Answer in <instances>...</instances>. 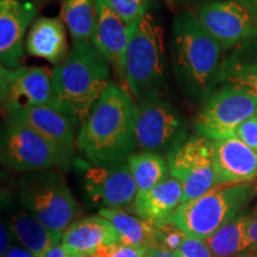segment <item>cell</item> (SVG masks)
<instances>
[{"mask_svg":"<svg viewBox=\"0 0 257 257\" xmlns=\"http://www.w3.org/2000/svg\"><path fill=\"white\" fill-rule=\"evenodd\" d=\"M138 105L124 86L110 82L81 125L76 147L93 165L126 162L135 154Z\"/></svg>","mask_w":257,"mask_h":257,"instance_id":"obj_1","label":"cell"},{"mask_svg":"<svg viewBox=\"0 0 257 257\" xmlns=\"http://www.w3.org/2000/svg\"><path fill=\"white\" fill-rule=\"evenodd\" d=\"M170 47L180 88L192 98L207 99L218 83L223 48L195 12L184 11L174 18Z\"/></svg>","mask_w":257,"mask_h":257,"instance_id":"obj_2","label":"cell"},{"mask_svg":"<svg viewBox=\"0 0 257 257\" xmlns=\"http://www.w3.org/2000/svg\"><path fill=\"white\" fill-rule=\"evenodd\" d=\"M91 41H73V48L54 69L55 107L76 125L87 120L95 101L110 83V66Z\"/></svg>","mask_w":257,"mask_h":257,"instance_id":"obj_3","label":"cell"},{"mask_svg":"<svg viewBox=\"0 0 257 257\" xmlns=\"http://www.w3.org/2000/svg\"><path fill=\"white\" fill-rule=\"evenodd\" d=\"M125 83L138 102L161 98L166 85L165 30L148 10L128 25Z\"/></svg>","mask_w":257,"mask_h":257,"instance_id":"obj_4","label":"cell"},{"mask_svg":"<svg viewBox=\"0 0 257 257\" xmlns=\"http://www.w3.org/2000/svg\"><path fill=\"white\" fill-rule=\"evenodd\" d=\"M255 184L218 185L206 194L179 206L168 221L193 238L205 240L239 216L256 195Z\"/></svg>","mask_w":257,"mask_h":257,"instance_id":"obj_5","label":"cell"},{"mask_svg":"<svg viewBox=\"0 0 257 257\" xmlns=\"http://www.w3.org/2000/svg\"><path fill=\"white\" fill-rule=\"evenodd\" d=\"M19 200L32 216L61 236L79 213L78 202L62 175L50 169L24 176L19 184Z\"/></svg>","mask_w":257,"mask_h":257,"instance_id":"obj_6","label":"cell"},{"mask_svg":"<svg viewBox=\"0 0 257 257\" xmlns=\"http://www.w3.org/2000/svg\"><path fill=\"white\" fill-rule=\"evenodd\" d=\"M73 153L57 146L21 121L8 117L2 137V161L22 172L67 169Z\"/></svg>","mask_w":257,"mask_h":257,"instance_id":"obj_7","label":"cell"},{"mask_svg":"<svg viewBox=\"0 0 257 257\" xmlns=\"http://www.w3.org/2000/svg\"><path fill=\"white\" fill-rule=\"evenodd\" d=\"M257 98L242 88L223 85L206 99L195 118V128L210 141L234 137L237 127L256 114Z\"/></svg>","mask_w":257,"mask_h":257,"instance_id":"obj_8","label":"cell"},{"mask_svg":"<svg viewBox=\"0 0 257 257\" xmlns=\"http://www.w3.org/2000/svg\"><path fill=\"white\" fill-rule=\"evenodd\" d=\"M169 174L182 186L181 204L206 194L218 186L212 141L192 136L167 155Z\"/></svg>","mask_w":257,"mask_h":257,"instance_id":"obj_9","label":"cell"},{"mask_svg":"<svg viewBox=\"0 0 257 257\" xmlns=\"http://www.w3.org/2000/svg\"><path fill=\"white\" fill-rule=\"evenodd\" d=\"M187 140V120L162 98L140 102L136 118V142L142 152L166 154Z\"/></svg>","mask_w":257,"mask_h":257,"instance_id":"obj_10","label":"cell"},{"mask_svg":"<svg viewBox=\"0 0 257 257\" xmlns=\"http://www.w3.org/2000/svg\"><path fill=\"white\" fill-rule=\"evenodd\" d=\"M76 167L82 172L83 187L93 202L106 208L133 206L138 191L127 162L93 165L78 159Z\"/></svg>","mask_w":257,"mask_h":257,"instance_id":"obj_11","label":"cell"},{"mask_svg":"<svg viewBox=\"0 0 257 257\" xmlns=\"http://www.w3.org/2000/svg\"><path fill=\"white\" fill-rule=\"evenodd\" d=\"M2 104L6 113L37 106H55L54 69L46 67L0 68Z\"/></svg>","mask_w":257,"mask_h":257,"instance_id":"obj_12","label":"cell"},{"mask_svg":"<svg viewBox=\"0 0 257 257\" xmlns=\"http://www.w3.org/2000/svg\"><path fill=\"white\" fill-rule=\"evenodd\" d=\"M198 18L221 48L231 50L257 37V25L237 0H213L198 6Z\"/></svg>","mask_w":257,"mask_h":257,"instance_id":"obj_13","label":"cell"},{"mask_svg":"<svg viewBox=\"0 0 257 257\" xmlns=\"http://www.w3.org/2000/svg\"><path fill=\"white\" fill-rule=\"evenodd\" d=\"M37 8L27 0H0V63L8 69L21 67L24 37L35 22Z\"/></svg>","mask_w":257,"mask_h":257,"instance_id":"obj_14","label":"cell"},{"mask_svg":"<svg viewBox=\"0 0 257 257\" xmlns=\"http://www.w3.org/2000/svg\"><path fill=\"white\" fill-rule=\"evenodd\" d=\"M94 2V28L91 42L113 68L117 78L125 82V56L128 28L108 0Z\"/></svg>","mask_w":257,"mask_h":257,"instance_id":"obj_15","label":"cell"},{"mask_svg":"<svg viewBox=\"0 0 257 257\" xmlns=\"http://www.w3.org/2000/svg\"><path fill=\"white\" fill-rule=\"evenodd\" d=\"M218 185L249 184L257 180V152L237 137L212 141Z\"/></svg>","mask_w":257,"mask_h":257,"instance_id":"obj_16","label":"cell"},{"mask_svg":"<svg viewBox=\"0 0 257 257\" xmlns=\"http://www.w3.org/2000/svg\"><path fill=\"white\" fill-rule=\"evenodd\" d=\"M118 243L114 226L99 213L74 221L62 237L63 246L74 257L94 256L100 249Z\"/></svg>","mask_w":257,"mask_h":257,"instance_id":"obj_17","label":"cell"},{"mask_svg":"<svg viewBox=\"0 0 257 257\" xmlns=\"http://www.w3.org/2000/svg\"><path fill=\"white\" fill-rule=\"evenodd\" d=\"M8 117L28 125L51 142L74 153L76 123L69 114L55 106L48 105L23 108L10 112Z\"/></svg>","mask_w":257,"mask_h":257,"instance_id":"obj_18","label":"cell"},{"mask_svg":"<svg viewBox=\"0 0 257 257\" xmlns=\"http://www.w3.org/2000/svg\"><path fill=\"white\" fill-rule=\"evenodd\" d=\"M181 201L182 186L169 175L150 191L137 194L131 211L142 219L160 226L170 219Z\"/></svg>","mask_w":257,"mask_h":257,"instance_id":"obj_19","label":"cell"},{"mask_svg":"<svg viewBox=\"0 0 257 257\" xmlns=\"http://www.w3.org/2000/svg\"><path fill=\"white\" fill-rule=\"evenodd\" d=\"M25 48L32 56L57 66L62 63L69 54L66 25L62 19L51 17L35 19L27 36Z\"/></svg>","mask_w":257,"mask_h":257,"instance_id":"obj_20","label":"cell"},{"mask_svg":"<svg viewBox=\"0 0 257 257\" xmlns=\"http://www.w3.org/2000/svg\"><path fill=\"white\" fill-rule=\"evenodd\" d=\"M218 83L242 88L257 98V37L232 48L223 57Z\"/></svg>","mask_w":257,"mask_h":257,"instance_id":"obj_21","label":"cell"},{"mask_svg":"<svg viewBox=\"0 0 257 257\" xmlns=\"http://www.w3.org/2000/svg\"><path fill=\"white\" fill-rule=\"evenodd\" d=\"M8 224L18 242L38 257H43L51 245L62 242L63 236L54 233L27 210L12 212Z\"/></svg>","mask_w":257,"mask_h":257,"instance_id":"obj_22","label":"cell"},{"mask_svg":"<svg viewBox=\"0 0 257 257\" xmlns=\"http://www.w3.org/2000/svg\"><path fill=\"white\" fill-rule=\"evenodd\" d=\"M99 214L113 225L119 236V243L130 246H152L155 243L157 226L133 216L123 208H106L99 210Z\"/></svg>","mask_w":257,"mask_h":257,"instance_id":"obj_23","label":"cell"},{"mask_svg":"<svg viewBox=\"0 0 257 257\" xmlns=\"http://www.w3.org/2000/svg\"><path fill=\"white\" fill-rule=\"evenodd\" d=\"M249 219L250 216L239 214L204 240L212 257H236L251 249L246 234Z\"/></svg>","mask_w":257,"mask_h":257,"instance_id":"obj_24","label":"cell"},{"mask_svg":"<svg viewBox=\"0 0 257 257\" xmlns=\"http://www.w3.org/2000/svg\"><path fill=\"white\" fill-rule=\"evenodd\" d=\"M126 162L136 182L137 194L150 191L170 175L169 166L160 154L147 152L133 154Z\"/></svg>","mask_w":257,"mask_h":257,"instance_id":"obj_25","label":"cell"},{"mask_svg":"<svg viewBox=\"0 0 257 257\" xmlns=\"http://www.w3.org/2000/svg\"><path fill=\"white\" fill-rule=\"evenodd\" d=\"M61 18L73 41H91L94 28L93 0H63Z\"/></svg>","mask_w":257,"mask_h":257,"instance_id":"obj_26","label":"cell"},{"mask_svg":"<svg viewBox=\"0 0 257 257\" xmlns=\"http://www.w3.org/2000/svg\"><path fill=\"white\" fill-rule=\"evenodd\" d=\"M186 237H187V234L184 231L170 221H167V223L157 226L154 245L162 246V248L175 252L181 246Z\"/></svg>","mask_w":257,"mask_h":257,"instance_id":"obj_27","label":"cell"},{"mask_svg":"<svg viewBox=\"0 0 257 257\" xmlns=\"http://www.w3.org/2000/svg\"><path fill=\"white\" fill-rule=\"evenodd\" d=\"M125 24H133L146 11V0H108Z\"/></svg>","mask_w":257,"mask_h":257,"instance_id":"obj_28","label":"cell"},{"mask_svg":"<svg viewBox=\"0 0 257 257\" xmlns=\"http://www.w3.org/2000/svg\"><path fill=\"white\" fill-rule=\"evenodd\" d=\"M149 246H130L124 244H114L106 246L95 253L98 257H146Z\"/></svg>","mask_w":257,"mask_h":257,"instance_id":"obj_29","label":"cell"},{"mask_svg":"<svg viewBox=\"0 0 257 257\" xmlns=\"http://www.w3.org/2000/svg\"><path fill=\"white\" fill-rule=\"evenodd\" d=\"M176 257H212V253L201 239L187 236L182 242L181 246L175 251Z\"/></svg>","mask_w":257,"mask_h":257,"instance_id":"obj_30","label":"cell"},{"mask_svg":"<svg viewBox=\"0 0 257 257\" xmlns=\"http://www.w3.org/2000/svg\"><path fill=\"white\" fill-rule=\"evenodd\" d=\"M234 137H237L244 144L257 152V115L255 114L244 120L237 127Z\"/></svg>","mask_w":257,"mask_h":257,"instance_id":"obj_31","label":"cell"},{"mask_svg":"<svg viewBox=\"0 0 257 257\" xmlns=\"http://www.w3.org/2000/svg\"><path fill=\"white\" fill-rule=\"evenodd\" d=\"M2 236H0V256L5 257L6 253L11 248V238L14 236L11 229H10L9 224H4V221H2Z\"/></svg>","mask_w":257,"mask_h":257,"instance_id":"obj_32","label":"cell"},{"mask_svg":"<svg viewBox=\"0 0 257 257\" xmlns=\"http://www.w3.org/2000/svg\"><path fill=\"white\" fill-rule=\"evenodd\" d=\"M43 257H74V256L70 255V253L66 250V248L63 246L62 242H60V243L54 244V245H51L50 248L48 249V251L44 253Z\"/></svg>","mask_w":257,"mask_h":257,"instance_id":"obj_33","label":"cell"},{"mask_svg":"<svg viewBox=\"0 0 257 257\" xmlns=\"http://www.w3.org/2000/svg\"><path fill=\"white\" fill-rule=\"evenodd\" d=\"M246 234L251 248H257V217H250Z\"/></svg>","mask_w":257,"mask_h":257,"instance_id":"obj_34","label":"cell"},{"mask_svg":"<svg viewBox=\"0 0 257 257\" xmlns=\"http://www.w3.org/2000/svg\"><path fill=\"white\" fill-rule=\"evenodd\" d=\"M146 257H176L175 252L159 245H152L148 249Z\"/></svg>","mask_w":257,"mask_h":257,"instance_id":"obj_35","label":"cell"},{"mask_svg":"<svg viewBox=\"0 0 257 257\" xmlns=\"http://www.w3.org/2000/svg\"><path fill=\"white\" fill-rule=\"evenodd\" d=\"M5 257H38L36 253H34L31 250L24 248L22 246H17V245H12L10 250L6 253Z\"/></svg>","mask_w":257,"mask_h":257,"instance_id":"obj_36","label":"cell"},{"mask_svg":"<svg viewBox=\"0 0 257 257\" xmlns=\"http://www.w3.org/2000/svg\"><path fill=\"white\" fill-rule=\"evenodd\" d=\"M237 2L246 9V11L249 12L255 24L257 25V0H237Z\"/></svg>","mask_w":257,"mask_h":257,"instance_id":"obj_37","label":"cell"},{"mask_svg":"<svg viewBox=\"0 0 257 257\" xmlns=\"http://www.w3.org/2000/svg\"><path fill=\"white\" fill-rule=\"evenodd\" d=\"M236 257H257V248H251L246 251H244L239 255H237Z\"/></svg>","mask_w":257,"mask_h":257,"instance_id":"obj_38","label":"cell"},{"mask_svg":"<svg viewBox=\"0 0 257 257\" xmlns=\"http://www.w3.org/2000/svg\"><path fill=\"white\" fill-rule=\"evenodd\" d=\"M180 2H210V0H180Z\"/></svg>","mask_w":257,"mask_h":257,"instance_id":"obj_39","label":"cell"},{"mask_svg":"<svg viewBox=\"0 0 257 257\" xmlns=\"http://www.w3.org/2000/svg\"><path fill=\"white\" fill-rule=\"evenodd\" d=\"M27 2H31V3H40V2H44V0H27Z\"/></svg>","mask_w":257,"mask_h":257,"instance_id":"obj_40","label":"cell"},{"mask_svg":"<svg viewBox=\"0 0 257 257\" xmlns=\"http://www.w3.org/2000/svg\"><path fill=\"white\" fill-rule=\"evenodd\" d=\"M255 188H256V191H257V181L255 182Z\"/></svg>","mask_w":257,"mask_h":257,"instance_id":"obj_41","label":"cell"},{"mask_svg":"<svg viewBox=\"0 0 257 257\" xmlns=\"http://www.w3.org/2000/svg\"><path fill=\"white\" fill-rule=\"evenodd\" d=\"M87 257H98V256H95V255H94V256H87Z\"/></svg>","mask_w":257,"mask_h":257,"instance_id":"obj_42","label":"cell"},{"mask_svg":"<svg viewBox=\"0 0 257 257\" xmlns=\"http://www.w3.org/2000/svg\"><path fill=\"white\" fill-rule=\"evenodd\" d=\"M256 115H257V110H256Z\"/></svg>","mask_w":257,"mask_h":257,"instance_id":"obj_43","label":"cell"}]
</instances>
